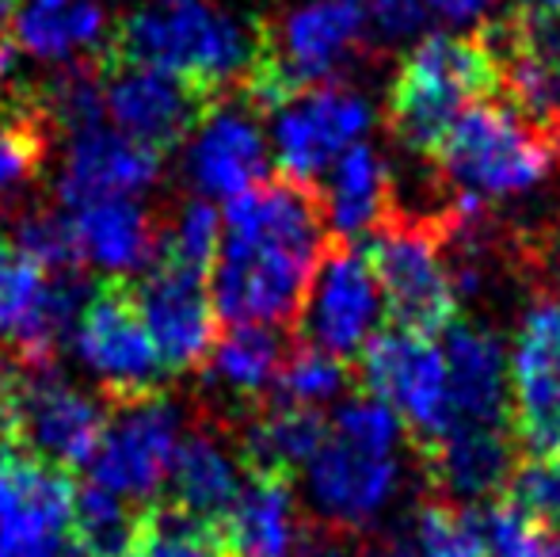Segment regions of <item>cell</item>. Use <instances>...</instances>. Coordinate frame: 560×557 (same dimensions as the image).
I'll return each mask as SVG.
<instances>
[{"label":"cell","mask_w":560,"mask_h":557,"mask_svg":"<svg viewBox=\"0 0 560 557\" xmlns=\"http://www.w3.org/2000/svg\"><path fill=\"white\" fill-rule=\"evenodd\" d=\"M317 195L302 184H256L222 210V248L210 264V302L225 325L282 328L298 321L325 253Z\"/></svg>","instance_id":"obj_1"},{"label":"cell","mask_w":560,"mask_h":557,"mask_svg":"<svg viewBox=\"0 0 560 557\" xmlns=\"http://www.w3.org/2000/svg\"><path fill=\"white\" fill-rule=\"evenodd\" d=\"M112 46L126 66L161 69L214 96L256 73L264 31L214 0H161L133 8L118 23Z\"/></svg>","instance_id":"obj_2"},{"label":"cell","mask_w":560,"mask_h":557,"mask_svg":"<svg viewBox=\"0 0 560 557\" xmlns=\"http://www.w3.org/2000/svg\"><path fill=\"white\" fill-rule=\"evenodd\" d=\"M374 43L366 0H290L264 31V54L244 81V100L271 112L298 89L336 84Z\"/></svg>","instance_id":"obj_3"},{"label":"cell","mask_w":560,"mask_h":557,"mask_svg":"<svg viewBox=\"0 0 560 557\" xmlns=\"http://www.w3.org/2000/svg\"><path fill=\"white\" fill-rule=\"evenodd\" d=\"M443 179L462 199L515 202L534 195L557 164V141L500 100H477L435 149Z\"/></svg>","instance_id":"obj_4"},{"label":"cell","mask_w":560,"mask_h":557,"mask_svg":"<svg viewBox=\"0 0 560 557\" xmlns=\"http://www.w3.org/2000/svg\"><path fill=\"white\" fill-rule=\"evenodd\" d=\"M500 84V66L480 38L435 31L412 43L389 92V123L412 153H435L465 107Z\"/></svg>","instance_id":"obj_5"},{"label":"cell","mask_w":560,"mask_h":557,"mask_svg":"<svg viewBox=\"0 0 560 557\" xmlns=\"http://www.w3.org/2000/svg\"><path fill=\"white\" fill-rule=\"evenodd\" d=\"M377 112L366 92L351 84H313L282 96L271 107L267 123V146L271 161L290 184H317L343 153L370 138Z\"/></svg>","instance_id":"obj_6"},{"label":"cell","mask_w":560,"mask_h":557,"mask_svg":"<svg viewBox=\"0 0 560 557\" xmlns=\"http://www.w3.org/2000/svg\"><path fill=\"white\" fill-rule=\"evenodd\" d=\"M73 344L81 363L100 379L104 402H130V397L161 394L164 363L153 348L145 321H141L133 279L92 282L84 310L77 317Z\"/></svg>","instance_id":"obj_7"},{"label":"cell","mask_w":560,"mask_h":557,"mask_svg":"<svg viewBox=\"0 0 560 557\" xmlns=\"http://www.w3.org/2000/svg\"><path fill=\"white\" fill-rule=\"evenodd\" d=\"M107 428V402L69 386L58 371L20 367L12 397L0 417V443L50 459L66 469L92 462Z\"/></svg>","instance_id":"obj_8"},{"label":"cell","mask_w":560,"mask_h":557,"mask_svg":"<svg viewBox=\"0 0 560 557\" xmlns=\"http://www.w3.org/2000/svg\"><path fill=\"white\" fill-rule=\"evenodd\" d=\"M370 264L397 328L439 333L454 325L457 290L443 233L431 222H385L370 237Z\"/></svg>","instance_id":"obj_9"},{"label":"cell","mask_w":560,"mask_h":557,"mask_svg":"<svg viewBox=\"0 0 560 557\" xmlns=\"http://www.w3.org/2000/svg\"><path fill=\"white\" fill-rule=\"evenodd\" d=\"M362 382L366 394L382 397L428 451L457 428L443 344L431 333H377L362 351Z\"/></svg>","instance_id":"obj_10"},{"label":"cell","mask_w":560,"mask_h":557,"mask_svg":"<svg viewBox=\"0 0 560 557\" xmlns=\"http://www.w3.org/2000/svg\"><path fill=\"white\" fill-rule=\"evenodd\" d=\"M184 439V413L164 394L107 402V428L92 454V485L122 500H153Z\"/></svg>","instance_id":"obj_11"},{"label":"cell","mask_w":560,"mask_h":557,"mask_svg":"<svg viewBox=\"0 0 560 557\" xmlns=\"http://www.w3.org/2000/svg\"><path fill=\"white\" fill-rule=\"evenodd\" d=\"M385 321V298L377 287L374 264L362 248L336 245L313 268L305 287L298 328L305 348L328 351L336 359L362 356Z\"/></svg>","instance_id":"obj_12"},{"label":"cell","mask_w":560,"mask_h":557,"mask_svg":"<svg viewBox=\"0 0 560 557\" xmlns=\"http://www.w3.org/2000/svg\"><path fill=\"white\" fill-rule=\"evenodd\" d=\"M405 492L400 454H370L328 431L325 446L305 462L302 497L328 531H366L393 512Z\"/></svg>","instance_id":"obj_13"},{"label":"cell","mask_w":560,"mask_h":557,"mask_svg":"<svg viewBox=\"0 0 560 557\" xmlns=\"http://www.w3.org/2000/svg\"><path fill=\"white\" fill-rule=\"evenodd\" d=\"M511 417L530 459L560 451V298L538 294L518 313L508 348Z\"/></svg>","instance_id":"obj_14"},{"label":"cell","mask_w":560,"mask_h":557,"mask_svg":"<svg viewBox=\"0 0 560 557\" xmlns=\"http://www.w3.org/2000/svg\"><path fill=\"white\" fill-rule=\"evenodd\" d=\"M271 169L267 127L248 100H222L202 112L199 127L184 141V179L199 199H236L264 184Z\"/></svg>","instance_id":"obj_15"},{"label":"cell","mask_w":560,"mask_h":557,"mask_svg":"<svg viewBox=\"0 0 560 557\" xmlns=\"http://www.w3.org/2000/svg\"><path fill=\"white\" fill-rule=\"evenodd\" d=\"M73 469L0 443V543L27 557H46L69 538L77 500Z\"/></svg>","instance_id":"obj_16"},{"label":"cell","mask_w":560,"mask_h":557,"mask_svg":"<svg viewBox=\"0 0 560 557\" xmlns=\"http://www.w3.org/2000/svg\"><path fill=\"white\" fill-rule=\"evenodd\" d=\"M133 298H138L141 321L153 336L164 371H199L218 340V313L210 302L207 276L168 260V256H156L153 268L133 279Z\"/></svg>","instance_id":"obj_17"},{"label":"cell","mask_w":560,"mask_h":557,"mask_svg":"<svg viewBox=\"0 0 560 557\" xmlns=\"http://www.w3.org/2000/svg\"><path fill=\"white\" fill-rule=\"evenodd\" d=\"M210 96L195 84L149 66H118L104 73V119H112L118 135L141 146L168 153L191 138Z\"/></svg>","instance_id":"obj_18"},{"label":"cell","mask_w":560,"mask_h":557,"mask_svg":"<svg viewBox=\"0 0 560 557\" xmlns=\"http://www.w3.org/2000/svg\"><path fill=\"white\" fill-rule=\"evenodd\" d=\"M161 169L164 153L96 123L69 135L58 172V207L73 210L100 199H138L161 179Z\"/></svg>","instance_id":"obj_19"},{"label":"cell","mask_w":560,"mask_h":557,"mask_svg":"<svg viewBox=\"0 0 560 557\" xmlns=\"http://www.w3.org/2000/svg\"><path fill=\"white\" fill-rule=\"evenodd\" d=\"M77 248L89 268H104V279L141 276L161 256L164 218L138 199H100L69 210Z\"/></svg>","instance_id":"obj_20"},{"label":"cell","mask_w":560,"mask_h":557,"mask_svg":"<svg viewBox=\"0 0 560 557\" xmlns=\"http://www.w3.org/2000/svg\"><path fill=\"white\" fill-rule=\"evenodd\" d=\"M450 402L457 423L503 428L511 417L508 344L485 325H450L443 336Z\"/></svg>","instance_id":"obj_21"},{"label":"cell","mask_w":560,"mask_h":557,"mask_svg":"<svg viewBox=\"0 0 560 557\" xmlns=\"http://www.w3.org/2000/svg\"><path fill=\"white\" fill-rule=\"evenodd\" d=\"M229 557H294L302 543V508L290 477L252 474L218 520Z\"/></svg>","instance_id":"obj_22"},{"label":"cell","mask_w":560,"mask_h":557,"mask_svg":"<svg viewBox=\"0 0 560 557\" xmlns=\"http://www.w3.org/2000/svg\"><path fill=\"white\" fill-rule=\"evenodd\" d=\"M15 50L50 66H77L112 38V15L100 0H31L8 15Z\"/></svg>","instance_id":"obj_23"},{"label":"cell","mask_w":560,"mask_h":557,"mask_svg":"<svg viewBox=\"0 0 560 557\" xmlns=\"http://www.w3.org/2000/svg\"><path fill=\"white\" fill-rule=\"evenodd\" d=\"M320 218L336 233L343 245L362 237H374L385 222H389L393 207V172L382 149L370 141L354 146L328 169L320 179Z\"/></svg>","instance_id":"obj_24"},{"label":"cell","mask_w":560,"mask_h":557,"mask_svg":"<svg viewBox=\"0 0 560 557\" xmlns=\"http://www.w3.org/2000/svg\"><path fill=\"white\" fill-rule=\"evenodd\" d=\"M168 504L199 523H214L229 512L241 492V454L225 443L222 431L195 428L179 439L168 469Z\"/></svg>","instance_id":"obj_25"},{"label":"cell","mask_w":560,"mask_h":557,"mask_svg":"<svg viewBox=\"0 0 560 557\" xmlns=\"http://www.w3.org/2000/svg\"><path fill=\"white\" fill-rule=\"evenodd\" d=\"M439 489L454 504H488L503 492L515 474V443L503 428L457 423L450 436L431 446Z\"/></svg>","instance_id":"obj_26"},{"label":"cell","mask_w":560,"mask_h":557,"mask_svg":"<svg viewBox=\"0 0 560 557\" xmlns=\"http://www.w3.org/2000/svg\"><path fill=\"white\" fill-rule=\"evenodd\" d=\"M282 363H287V348H282L279 328L229 325V333L218 336L202 367H207V382L222 397L256 402L275 390Z\"/></svg>","instance_id":"obj_27"},{"label":"cell","mask_w":560,"mask_h":557,"mask_svg":"<svg viewBox=\"0 0 560 557\" xmlns=\"http://www.w3.org/2000/svg\"><path fill=\"white\" fill-rule=\"evenodd\" d=\"M325 439L328 420L320 413L279 402L244 423L241 459L252 466V474L290 477L294 469H305V462L325 446Z\"/></svg>","instance_id":"obj_28"},{"label":"cell","mask_w":560,"mask_h":557,"mask_svg":"<svg viewBox=\"0 0 560 557\" xmlns=\"http://www.w3.org/2000/svg\"><path fill=\"white\" fill-rule=\"evenodd\" d=\"M50 135L35 104L0 107V218H15L31 207L43 184Z\"/></svg>","instance_id":"obj_29"},{"label":"cell","mask_w":560,"mask_h":557,"mask_svg":"<svg viewBox=\"0 0 560 557\" xmlns=\"http://www.w3.org/2000/svg\"><path fill=\"white\" fill-rule=\"evenodd\" d=\"M138 520L141 512H133L130 500L100 485H81L73 500V520H69V543L81 557H126Z\"/></svg>","instance_id":"obj_30"},{"label":"cell","mask_w":560,"mask_h":557,"mask_svg":"<svg viewBox=\"0 0 560 557\" xmlns=\"http://www.w3.org/2000/svg\"><path fill=\"white\" fill-rule=\"evenodd\" d=\"M12 245L23 260H31L46 276H77L89 271L81 248H77L69 210L58 202H31L23 214L12 218Z\"/></svg>","instance_id":"obj_31"},{"label":"cell","mask_w":560,"mask_h":557,"mask_svg":"<svg viewBox=\"0 0 560 557\" xmlns=\"http://www.w3.org/2000/svg\"><path fill=\"white\" fill-rule=\"evenodd\" d=\"M126 557H229L214 523H199L172 504L141 508Z\"/></svg>","instance_id":"obj_32"},{"label":"cell","mask_w":560,"mask_h":557,"mask_svg":"<svg viewBox=\"0 0 560 557\" xmlns=\"http://www.w3.org/2000/svg\"><path fill=\"white\" fill-rule=\"evenodd\" d=\"M218 248H222V210L210 199H199V195L179 199L176 210L164 218L161 256L184 264V268L207 271L214 264Z\"/></svg>","instance_id":"obj_33"},{"label":"cell","mask_w":560,"mask_h":557,"mask_svg":"<svg viewBox=\"0 0 560 557\" xmlns=\"http://www.w3.org/2000/svg\"><path fill=\"white\" fill-rule=\"evenodd\" d=\"M347 390V367L343 359L328 356L317 348H298L287 356L275 382V394L282 405H298V409L320 413L325 405H336Z\"/></svg>","instance_id":"obj_34"},{"label":"cell","mask_w":560,"mask_h":557,"mask_svg":"<svg viewBox=\"0 0 560 557\" xmlns=\"http://www.w3.org/2000/svg\"><path fill=\"white\" fill-rule=\"evenodd\" d=\"M416 557H488L477 512L457 504H423L412 520Z\"/></svg>","instance_id":"obj_35"},{"label":"cell","mask_w":560,"mask_h":557,"mask_svg":"<svg viewBox=\"0 0 560 557\" xmlns=\"http://www.w3.org/2000/svg\"><path fill=\"white\" fill-rule=\"evenodd\" d=\"M332 436L351 446H359V451H370V454H400L405 423H400V417L382 402V397L359 394V397H347V402L336 405Z\"/></svg>","instance_id":"obj_36"},{"label":"cell","mask_w":560,"mask_h":557,"mask_svg":"<svg viewBox=\"0 0 560 557\" xmlns=\"http://www.w3.org/2000/svg\"><path fill=\"white\" fill-rule=\"evenodd\" d=\"M472 512L488 557H549L546 531L515 500H488Z\"/></svg>","instance_id":"obj_37"},{"label":"cell","mask_w":560,"mask_h":557,"mask_svg":"<svg viewBox=\"0 0 560 557\" xmlns=\"http://www.w3.org/2000/svg\"><path fill=\"white\" fill-rule=\"evenodd\" d=\"M508 489H511V500H515L523 512L560 527V451L515 466Z\"/></svg>","instance_id":"obj_38"},{"label":"cell","mask_w":560,"mask_h":557,"mask_svg":"<svg viewBox=\"0 0 560 557\" xmlns=\"http://www.w3.org/2000/svg\"><path fill=\"white\" fill-rule=\"evenodd\" d=\"M43 279L46 271H38L31 260H23L12 241H8V233H0V340L12 333V325L35 302Z\"/></svg>","instance_id":"obj_39"},{"label":"cell","mask_w":560,"mask_h":557,"mask_svg":"<svg viewBox=\"0 0 560 557\" xmlns=\"http://www.w3.org/2000/svg\"><path fill=\"white\" fill-rule=\"evenodd\" d=\"M370 4V23H374L377 43H416L423 38L428 27V8L423 0H366Z\"/></svg>","instance_id":"obj_40"},{"label":"cell","mask_w":560,"mask_h":557,"mask_svg":"<svg viewBox=\"0 0 560 557\" xmlns=\"http://www.w3.org/2000/svg\"><path fill=\"white\" fill-rule=\"evenodd\" d=\"M431 20H443L446 27H472L485 23L500 8V0H423Z\"/></svg>","instance_id":"obj_41"},{"label":"cell","mask_w":560,"mask_h":557,"mask_svg":"<svg viewBox=\"0 0 560 557\" xmlns=\"http://www.w3.org/2000/svg\"><path fill=\"white\" fill-rule=\"evenodd\" d=\"M294 557H362V554L354 550V543L343 535V531L320 527L317 535H302Z\"/></svg>","instance_id":"obj_42"},{"label":"cell","mask_w":560,"mask_h":557,"mask_svg":"<svg viewBox=\"0 0 560 557\" xmlns=\"http://www.w3.org/2000/svg\"><path fill=\"white\" fill-rule=\"evenodd\" d=\"M15 374H20V363L8 356V348L0 344V417L8 409V397H12V386H15Z\"/></svg>","instance_id":"obj_43"},{"label":"cell","mask_w":560,"mask_h":557,"mask_svg":"<svg viewBox=\"0 0 560 557\" xmlns=\"http://www.w3.org/2000/svg\"><path fill=\"white\" fill-rule=\"evenodd\" d=\"M362 557H416V550H412L408 538H382V543L366 546V554Z\"/></svg>","instance_id":"obj_44"},{"label":"cell","mask_w":560,"mask_h":557,"mask_svg":"<svg viewBox=\"0 0 560 557\" xmlns=\"http://www.w3.org/2000/svg\"><path fill=\"white\" fill-rule=\"evenodd\" d=\"M523 8L530 15H553V20H560V0H523Z\"/></svg>","instance_id":"obj_45"},{"label":"cell","mask_w":560,"mask_h":557,"mask_svg":"<svg viewBox=\"0 0 560 557\" xmlns=\"http://www.w3.org/2000/svg\"><path fill=\"white\" fill-rule=\"evenodd\" d=\"M46 557H81V554H77V546L69 543V538H66V543H61L58 550H50V554H46Z\"/></svg>","instance_id":"obj_46"},{"label":"cell","mask_w":560,"mask_h":557,"mask_svg":"<svg viewBox=\"0 0 560 557\" xmlns=\"http://www.w3.org/2000/svg\"><path fill=\"white\" fill-rule=\"evenodd\" d=\"M546 543H549V557H560V531L557 535H546Z\"/></svg>","instance_id":"obj_47"},{"label":"cell","mask_w":560,"mask_h":557,"mask_svg":"<svg viewBox=\"0 0 560 557\" xmlns=\"http://www.w3.org/2000/svg\"><path fill=\"white\" fill-rule=\"evenodd\" d=\"M553 141H557V156H560V135H557V138H553Z\"/></svg>","instance_id":"obj_48"}]
</instances>
